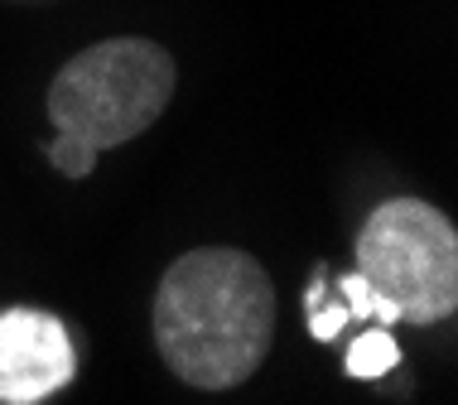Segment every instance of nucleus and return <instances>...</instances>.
Returning <instances> with one entry per match:
<instances>
[{
  "instance_id": "1",
  "label": "nucleus",
  "mask_w": 458,
  "mask_h": 405,
  "mask_svg": "<svg viewBox=\"0 0 458 405\" xmlns=\"http://www.w3.org/2000/svg\"><path fill=\"white\" fill-rule=\"evenodd\" d=\"M276 342V285L251 251L198 247L159 275L155 348L183 386L251 382Z\"/></svg>"
},
{
  "instance_id": "5",
  "label": "nucleus",
  "mask_w": 458,
  "mask_h": 405,
  "mask_svg": "<svg viewBox=\"0 0 458 405\" xmlns=\"http://www.w3.org/2000/svg\"><path fill=\"white\" fill-rule=\"evenodd\" d=\"M395 367H401V348H395V338L381 324L367 328L348 352V376H362V382H377V376L395 372Z\"/></svg>"
},
{
  "instance_id": "8",
  "label": "nucleus",
  "mask_w": 458,
  "mask_h": 405,
  "mask_svg": "<svg viewBox=\"0 0 458 405\" xmlns=\"http://www.w3.org/2000/svg\"><path fill=\"white\" fill-rule=\"evenodd\" d=\"M348 324H352V314L343 309V304H338V309H324V304H318V309H309V333L324 338V342H328V338H338Z\"/></svg>"
},
{
  "instance_id": "4",
  "label": "nucleus",
  "mask_w": 458,
  "mask_h": 405,
  "mask_svg": "<svg viewBox=\"0 0 458 405\" xmlns=\"http://www.w3.org/2000/svg\"><path fill=\"white\" fill-rule=\"evenodd\" d=\"M78 352L68 328L44 309H5L0 314V401L39 405L58 386L72 382Z\"/></svg>"
},
{
  "instance_id": "2",
  "label": "nucleus",
  "mask_w": 458,
  "mask_h": 405,
  "mask_svg": "<svg viewBox=\"0 0 458 405\" xmlns=\"http://www.w3.org/2000/svg\"><path fill=\"white\" fill-rule=\"evenodd\" d=\"M174 82V58L155 39H102L58 68L48 88V121L58 135H72L102 155L150 131L165 116Z\"/></svg>"
},
{
  "instance_id": "3",
  "label": "nucleus",
  "mask_w": 458,
  "mask_h": 405,
  "mask_svg": "<svg viewBox=\"0 0 458 405\" xmlns=\"http://www.w3.org/2000/svg\"><path fill=\"white\" fill-rule=\"evenodd\" d=\"M357 275L395 324H444L458 309V232L425 198H391L357 232Z\"/></svg>"
},
{
  "instance_id": "6",
  "label": "nucleus",
  "mask_w": 458,
  "mask_h": 405,
  "mask_svg": "<svg viewBox=\"0 0 458 405\" xmlns=\"http://www.w3.org/2000/svg\"><path fill=\"white\" fill-rule=\"evenodd\" d=\"M338 290L348 294V300H343V309H348L352 318H362V324H367V318H377V324H395V309H391L386 300H381L377 290L367 285L362 275H357V270H352V275H343V285H338Z\"/></svg>"
},
{
  "instance_id": "7",
  "label": "nucleus",
  "mask_w": 458,
  "mask_h": 405,
  "mask_svg": "<svg viewBox=\"0 0 458 405\" xmlns=\"http://www.w3.org/2000/svg\"><path fill=\"white\" fill-rule=\"evenodd\" d=\"M48 165L68 179H88L97 169V150L82 140H72V135H54V140H48Z\"/></svg>"
}]
</instances>
